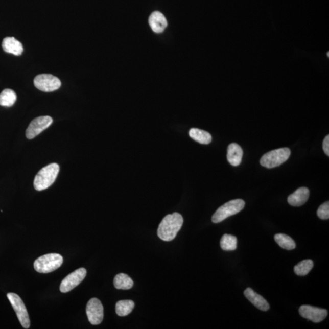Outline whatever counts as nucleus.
Wrapping results in <instances>:
<instances>
[{
  "mask_svg": "<svg viewBox=\"0 0 329 329\" xmlns=\"http://www.w3.org/2000/svg\"><path fill=\"white\" fill-rule=\"evenodd\" d=\"M183 223V219L181 214L175 213L167 215L158 227V237L163 241H172L181 229Z\"/></svg>",
  "mask_w": 329,
  "mask_h": 329,
  "instance_id": "1",
  "label": "nucleus"
},
{
  "mask_svg": "<svg viewBox=\"0 0 329 329\" xmlns=\"http://www.w3.org/2000/svg\"><path fill=\"white\" fill-rule=\"evenodd\" d=\"M58 164L51 163L41 169L35 177L34 186L37 191H42L52 185L59 172Z\"/></svg>",
  "mask_w": 329,
  "mask_h": 329,
  "instance_id": "2",
  "label": "nucleus"
},
{
  "mask_svg": "<svg viewBox=\"0 0 329 329\" xmlns=\"http://www.w3.org/2000/svg\"><path fill=\"white\" fill-rule=\"evenodd\" d=\"M63 263L61 255L52 253L41 256L34 263L35 270L40 273H49L58 269Z\"/></svg>",
  "mask_w": 329,
  "mask_h": 329,
  "instance_id": "3",
  "label": "nucleus"
},
{
  "mask_svg": "<svg viewBox=\"0 0 329 329\" xmlns=\"http://www.w3.org/2000/svg\"><path fill=\"white\" fill-rule=\"evenodd\" d=\"M245 202L241 199H233L221 205L213 215L212 220L214 223H218L242 211L244 208Z\"/></svg>",
  "mask_w": 329,
  "mask_h": 329,
  "instance_id": "4",
  "label": "nucleus"
},
{
  "mask_svg": "<svg viewBox=\"0 0 329 329\" xmlns=\"http://www.w3.org/2000/svg\"><path fill=\"white\" fill-rule=\"evenodd\" d=\"M291 151L289 148H283L272 150L262 157L260 163L267 169L279 167L289 159Z\"/></svg>",
  "mask_w": 329,
  "mask_h": 329,
  "instance_id": "5",
  "label": "nucleus"
},
{
  "mask_svg": "<svg viewBox=\"0 0 329 329\" xmlns=\"http://www.w3.org/2000/svg\"><path fill=\"white\" fill-rule=\"evenodd\" d=\"M7 297L12 308L16 313L17 318L22 327L25 328H29L30 327V316L23 300H21L20 296L14 293H8Z\"/></svg>",
  "mask_w": 329,
  "mask_h": 329,
  "instance_id": "6",
  "label": "nucleus"
},
{
  "mask_svg": "<svg viewBox=\"0 0 329 329\" xmlns=\"http://www.w3.org/2000/svg\"><path fill=\"white\" fill-rule=\"evenodd\" d=\"M35 87L45 92H51L58 90L61 86V81L52 75L42 74L34 78Z\"/></svg>",
  "mask_w": 329,
  "mask_h": 329,
  "instance_id": "7",
  "label": "nucleus"
},
{
  "mask_svg": "<svg viewBox=\"0 0 329 329\" xmlns=\"http://www.w3.org/2000/svg\"><path fill=\"white\" fill-rule=\"evenodd\" d=\"M87 275V271L84 268L78 269L68 275L62 281L60 286V291L62 293H67L69 291L75 289L78 285H80L82 281L84 279Z\"/></svg>",
  "mask_w": 329,
  "mask_h": 329,
  "instance_id": "8",
  "label": "nucleus"
},
{
  "mask_svg": "<svg viewBox=\"0 0 329 329\" xmlns=\"http://www.w3.org/2000/svg\"><path fill=\"white\" fill-rule=\"evenodd\" d=\"M88 321L91 324L99 325L103 320L104 308L100 300L97 298L91 299L86 307Z\"/></svg>",
  "mask_w": 329,
  "mask_h": 329,
  "instance_id": "9",
  "label": "nucleus"
},
{
  "mask_svg": "<svg viewBox=\"0 0 329 329\" xmlns=\"http://www.w3.org/2000/svg\"><path fill=\"white\" fill-rule=\"evenodd\" d=\"M53 119L50 116L37 117L31 122L27 129L26 136L28 139H33L40 134L52 124Z\"/></svg>",
  "mask_w": 329,
  "mask_h": 329,
  "instance_id": "10",
  "label": "nucleus"
},
{
  "mask_svg": "<svg viewBox=\"0 0 329 329\" xmlns=\"http://www.w3.org/2000/svg\"><path fill=\"white\" fill-rule=\"evenodd\" d=\"M299 311L302 317L309 319L315 323L323 321L328 314L326 310L311 306H302Z\"/></svg>",
  "mask_w": 329,
  "mask_h": 329,
  "instance_id": "11",
  "label": "nucleus"
},
{
  "mask_svg": "<svg viewBox=\"0 0 329 329\" xmlns=\"http://www.w3.org/2000/svg\"><path fill=\"white\" fill-rule=\"evenodd\" d=\"M149 25L154 33H162L167 27V19L161 12H154L149 18Z\"/></svg>",
  "mask_w": 329,
  "mask_h": 329,
  "instance_id": "12",
  "label": "nucleus"
},
{
  "mask_svg": "<svg viewBox=\"0 0 329 329\" xmlns=\"http://www.w3.org/2000/svg\"><path fill=\"white\" fill-rule=\"evenodd\" d=\"M244 295L246 298L251 302L256 308L262 311H268L270 309V305L267 300L263 297L255 293L251 288H248L245 292Z\"/></svg>",
  "mask_w": 329,
  "mask_h": 329,
  "instance_id": "13",
  "label": "nucleus"
},
{
  "mask_svg": "<svg viewBox=\"0 0 329 329\" xmlns=\"http://www.w3.org/2000/svg\"><path fill=\"white\" fill-rule=\"evenodd\" d=\"M309 196L310 192L308 188H299L289 196L288 198V202L292 206H301L308 201Z\"/></svg>",
  "mask_w": 329,
  "mask_h": 329,
  "instance_id": "14",
  "label": "nucleus"
},
{
  "mask_svg": "<svg viewBox=\"0 0 329 329\" xmlns=\"http://www.w3.org/2000/svg\"><path fill=\"white\" fill-rule=\"evenodd\" d=\"M2 47L5 52L15 56H20L24 52V47L21 43L12 37L5 38L3 40Z\"/></svg>",
  "mask_w": 329,
  "mask_h": 329,
  "instance_id": "15",
  "label": "nucleus"
},
{
  "mask_svg": "<svg viewBox=\"0 0 329 329\" xmlns=\"http://www.w3.org/2000/svg\"><path fill=\"white\" fill-rule=\"evenodd\" d=\"M243 151L241 147L233 143L229 145L227 148V160L232 166H239L242 162Z\"/></svg>",
  "mask_w": 329,
  "mask_h": 329,
  "instance_id": "16",
  "label": "nucleus"
},
{
  "mask_svg": "<svg viewBox=\"0 0 329 329\" xmlns=\"http://www.w3.org/2000/svg\"><path fill=\"white\" fill-rule=\"evenodd\" d=\"M189 135L196 142L203 145L209 144L213 140L210 133L197 128H192L189 131Z\"/></svg>",
  "mask_w": 329,
  "mask_h": 329,
  "instance_id": "17",
  "label": "nucleus"
},
{
  "mask_svg": "<svg viewBox=\"0 0 329 329\" xmlns=\"http://www.w3.org/2000/svg\"><path fill=\"white\" fill-rule=\"evenodd\" d=\"M113 284L116 289L129 290L134 286V281L127 274L120 273L115 277Z\"/></svg>",
  "mask_w": 329,
  "mask_h": 329,
  "instance_id": "18",
  "label": "nucleus"
},
{
  "mask_svg": "<svg viewBox=\"0 0 329 329\" xmlns=\"http://www.w3.org/2000/svg\"><path fill=\"white\" fill-rule=\"evenodd\" d=\"M135 303L131 300H123L117 302L115 306L116 314L120 316H127L134 309Z\"/></svg>",
  "mask_w": 329,
  "mask_h": 329,
  "instance_id": "19",
  "label": "nucleus"
},
{
  "mask_svg": "<svg viewBox=\"0 0 329 329\" xmlns=\"http://www.w3.org/2000/svg\"><path fill=\"white\" fill-rule=\"evenodd\" d=\"M275 241L281 248L293 250L296 248V243L292 238L283 233H277L274 236Z\"/></svg>",
  "mask_w": 329,
  "mask_h": 329,
  "instance_id": "20",
  "label": "nucleus"
},
{
  "mask_svg": "<svg viewBox=\"0 0 329 329\" xmlns=\"http://www.w3.org/2000/svg\"><path fill=\"white\" fill-rule=\"evenodd\" d=\"M17 100V95L14 90L5 89L0 93V106L11 107Z\"/></svg>",
  "mask_w": 329,
  "mask_h": 329,
  "instance_id": "21",
  "label": "nucleus"
},
{
  "mask_svg": "<svg viewBox=\"0 0 329 329\" xmlns=\"http://www.w3.org/2000/svg\"><path fill=\"white\" fill-rule=\"evenodd\" d=\"M220 246L224 251H234L237 248V239L229 234H224L221 239Z\"/></svg>",
  "mask_w": 329,
  "mask_h": 329,
  "instance_id": "22",
  "label": "nucleus"
},
{
  "mask_svg": "<svg viewBox=\"0 0 329 329\" xmlns=\"http://www.w3.org/2000/svg\"><path fill=\"white\" fill-rule=\"evenodd\" d=\"M313 267V262L312 260H304L299 262L295 266L294 271L297 276H304L309 273Z\"/></svg>",
  "mask_w": 329,
  "mask_h": 329,
  "instance_id": "23",
  "label": "nucleus"
},
{
  "mask_svg": "<svg viewBox=\"0 0 329 329\" xmlns=\"http://www.w3.org/2000/svg\"><path fill=\"white\" fill-rule=\"evenodd\" d=\"M318 216L321 220H328L329 218V202H324L319 206L317 211Z\"/></svg>",
  "mask_w": 329,
  "mask_h": 329,
  "instance_id": "24",
  "label": "nucleus"
},
{
  "mask_svg": "<svg viewBox=\"0 0 329 329\" xmlns=\"http://www.w3.org/2000/svg\"><path fill=\"white\" fill-rule=\"evenodd\" d=\"M323 150L325 154L329 156V136L327 135L323 141Z\"/></svg>",
  "mask_w": 329,
  "mask_h": 329,
  "instance_id": "25",
  "label": "nucleus"
}]
</instances>
